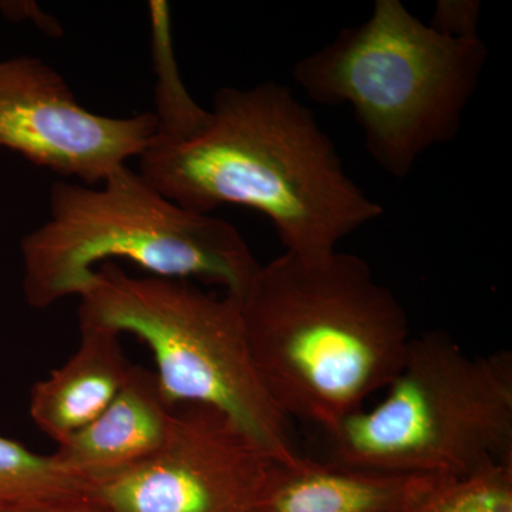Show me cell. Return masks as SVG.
I'll list each match as a JSON object with an SVG mask.
<instances>
[{"instance_id":"cell-1","label":"cell","mask_w":512,"mask_h":512,"mask_svg":"<svg viewBox=\"0 0 512 512\" xmlns=\"http://www.w3.org/2000/svg\"><path fill=\"white\" fill-rule=\"evenodd\" d=\"M138 163L148 183L187 210L241 205L265 215L296 255L338 251L384 212L346 173L312 111L275 82L224 87L211 110L157 119Z\"/></svg>"},{"instance_id":"cell-2","label":"cell","mask_w":512,"mask_h":512,"mask_svg":"<svg viewBox=\"0 0 512 512\" xmlns=\"http://www.w3.org/2000/svg\"><path fill=\"white\" fill-rule=\"evenodd\" d=\"M238 301L265 393L286 419L323 433L386 389L413 339L402 302L348 252H284Z\"/></svg>"},{"instance_id":"cell-3","label":"cell","mask_w":512,"mask_h":512,"mask_svg":"<svg viewBox=\"0 0 512 512\" xmlns=\"http://www.w3.org/2000/svg\"><path fill=\"white\" fill-rule=\"evenodd\" d=\"M49 207L47 221L20 242L23 295L35 309L80 296L111 259L221 286L237 299L261 265L234 225L181 207L128 165L99 188L57 181Z\"/></svg>"},{"instance_id":"cell-4","label":"cell","mask_w":512,"mask_h":512,"mask_svg":"<svg viewBox=\"0 0 512 512\" xmlns=\"http://www.w3.org/2000/svg\"><path fill=\"white\" fill-rule=\"evenodd\" d=\"M483 40L440 35L399 0L303 57L293 79L316 103L349 104L370 157L396 178L430 148L450 143L483 76Z\"/></svg>"},{"instance_id":"cell-5","label":"cell","mask_w":512,"mask_h":512,"mask_svg":"<svg viewBox=\"0 0 512 512\" xmlns=\"http://www.w3.org/2000/svg\"><path fill=\"white\" fill-rule=\"evenodd\" d=\"M328 460L396 476H463L512 457V357L440 332L410 342L383 399L326 431Z\"/></svg>"},{"instance_id":"cell-6","label":"cell","mask_w":512,"mask_h":512,"mask_svg":"<svg viewBox=\"0 0 512 512\" xmlns=\"http://www.w3.org/2000/svg\"><path fill=\"white\" fill-rule=\"evenodd\" d=\"M79 298L80 328L128 333L146 343L171 406L214 407L275 461L301 456L291 421L256 376L237 298L185 279L128 275L113 262L97 268Z\"/></svg>"},{"instance_id":"cell-7","label":"cell","mask_w":512,"mask_h":512,"mask_svg":"<svg viewBox=\"0 0 512 512\" xmlns=\"http://www.w3.org/2000/svg\"><path fill=\"white\" fill-rule=\"evenodd\" d=\"M274 461L227 414L180 404L157 453L89 493L117 512H251Z\"/></svg>"},{"instance_id":"cell-8","label":"cell","mask_w":512,"mask_h":512,"mask_svg":"<svg viewBox=\"0 0 512 512\" xmlns=\"http://www.w3.org/2000/svg\"><path fill=\"white\" fill-rule=\"evenodd\" d=\"M156 130L154 113L107 117L87 110L43 60H0V147L37 167L93 187L140 157Z\"/></svg>"},{"instance_id":"cell-9","label":"cell","mask_w":512,"mask_h":512,"mask_svg":"<svg viewBox=\"0 0 512 512\" xmlns=\"http://www.w3.org/2000/svg\"><path fill=\"white\" fill-rule=\"evenodd\" d=\"M173 414L156 373L133 365L109 407L89 426L57 444L52 457L90 487L157 453L167 439Z\"/></svg>"},{"instance_id":"cell-10","label":"cell","mask_w":512,"mask_h":512,"mask_svg":"<svg viewBox=\"0 0 512 512\" xmlns=\"http://www.w3.org/2000/svg\"><path fill=\"white\" fill-rule=\"evenodd\" d=\"M421 477L299 456L274 461L251 512H402Z\"/></svg>"},{"instance_id":"cell-11","label":"cell","mask_w":512,"mask_h":512,"mask_svg":"<svg viewBox=\"0 0 512 512\" xmlns=\"http://www.w3.org/2000/svg\"><path fill=\"white\" fill-rule=\"evenodd\" d=\"M131 366L119 333L80 328L73 355L32 387L29 413L33 423L56 446L63 443L109 407Z\"/></svg>"},{"instance_id":"cell-12","label":"cell","mask_w":512,"mask_h":512,"mask_svg":"<svg viewBox=\"0 0 512 512\" xmlns=\"http://www.w3.org/2000/svg\"><path fill=\"white\" fill-rule=\"evenodd\" d=\"M402 512H512V457L463 476H424Z\"/></svg>"},{"instance_id":"cell-13","label":"cell","mask_w":512,"mask_h":512,"mask_svg":"<svg viewBox=\"0 0 512 512\" xmlns=\"http://www.w3.org/2000/svg\"><path fill=\"white\" fill-rule=\"evenodd\" d=\"M83 491H89V483L67 473L52 454L43 456L0 436V508Z\"/></svg>"},{"instance_id":"cell-14","label":"cell","mask_w":512,"mask_h":512,"mask_svg":"<svg viewBox=\"0 0 512 512\" xmlns=\"http://www.w3.org/2000/svg\"><path fill=\"white\" fill-rule=\"evenodd\" d=\"M480 16L478 0H439L429 26L451 39L476 40L481 39L478 35Z\"/></svg>"},{"instance_id":"cell-15","label":"cell","mask_w":512,"mask_h":512,"mask_svg":"<svg viewBox=\"0 0 512 512\" xmlns=\"http://www.w3.org/2000/svg\"><path fill=\"white\" fill-rule=\"evenodd\" d=\"M0 512H117L110 505L103 503L96 495L83 493L53 495L0 508Z\"/></svg>"}]
</instances>
